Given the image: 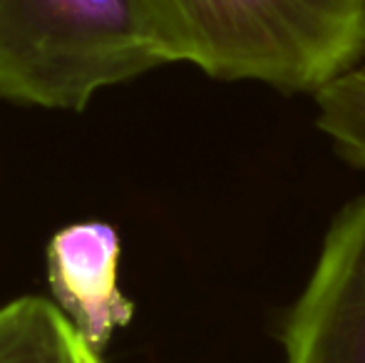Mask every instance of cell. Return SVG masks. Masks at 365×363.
<instances>
[{
  "label": "cell",
  "instance_id": "5",
  "mask_svg": "<svg viewBox=\"0 0 365 363\" xmlns=\"http://www.w3.org/2000/svg\"><path fill=\"white\" fill-rule=\"evenodd\" d=\"M0 363H105L53 299L20 296L0 306Z\"/></svg>",
  "mask_w": 365,
  "mask_h": 363
},
{
  "label": "cell",
  "instance_id": "3",
  "mask_svg": "<svg viewBox=\"0 0 365 363\" xmlns=\"http://www.w3.org/2000/svg\"><path fill=\"white\" fill-rule=\"evenodd\" d=\"M281 344L284 363H365V194L333 219Z\"/></svg>",
  "mask_w": 365,
  "mask_h": 363
},
{
  "label": "cell",
  "instance_id": "4",
  "mask_svg": "<svg viewBox=\"0 0 365 363\" xmlns=\"http://www.w3.org/2000/svg\"><path fill=\"white\" fill-rule=\"evenodd\" d=\"M48 284L53 301L100 354L135 316L120 289V234L112 224L60 229L48 244Z\"/></svg>",
  "mask_w": 365,
  "mask_h": 363
},
{
  "label": "cell",
  "instance_id": "2",
  "mask_svg": "<svg viewBox=\"0 0 365 363\" xmlns=\"http://www.w3.org/2000/svg\"><path fill=\"white\" fill-rule=\"evenodd\" d=\"M169 65L147 0H0V100L82 112Z\"/></svg>",
  "mask_w": 365,
  "mask_h": 363
},
{
  "label": "cell",
  "instance_id": "6",
  "mask_svg": "<svg viewBox=\"0 0 365 363\" xmlns=\"http://www.w3.org/2000/svg\"><path fill=\"white\" fill-rule=\"evenodd\" d=\"M316 125L336 152L365 170V55L316 95Z\"/></svg>",
  "mask_w": 365,
  "mask_h": 363
},
{
  "label": "cell",
  "instance_id": "1",
  "mask_svg": "<svg viewBox=\"0 0 365 363\" xmlns=\"http://www.w3.org/2000/svg\"><path fill=\"white\" fill-rule=\"evenodd\" d=\"M169 63L313 92L365 55V0H147Z\"/></svg>",
  "mask_w": 365,
  "mask_h": 363
}]
</instances>
